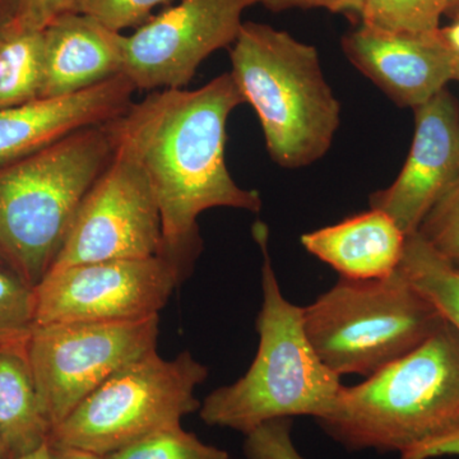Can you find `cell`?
Wrapping results in <instances>:
<instances>
[{
  "mask_svg": "<svg viewBox=\"0 0 459 459\" xmlns=\"http://www.w3.org/2000/svg\"><path fill=\"white\" fill-rule=\"evenodd\" d=\"M455 81H457V82H459V56H458V54H455Z\"/></svg>",
  "mask_w": 459,
  "mask_h": 459,
  "instance_id": "cell-33",
  "label": "cell"
},
{
  "mask_svg": "<svg viewBox=\"0 0 459 459\" xmlns=\"http://www.w3.org/2000/svg\"><path fill=\"white\" fill-rule=\"evenodd\" d=\"M316 421L350 452L402 453L459 428L458 329L446 320L418 349L342 386Z\"/></svg>",
  "mask_w": 459,
  "mask_h": 459,
  "instance_id": "cell-3",
  "label": "cell"
},
{
  "mask_svg": "<svg viewBox=\"0 0 459 459\" xmlns=\"http://www.w3.org/2000/svg\"><path fill=\"white\" fill-rule=\"evenodd\" d=\"M444 39L451 49L459 56V17L453 25L442 30Z\"/></svg>",
  "mask_w": 459,
  "mask_h": 459,
  "instance_id": "cell-30",
  "label": "cell"
},
{
  "mask_svg": "<svg viewBox=\"0 0 459 459\" xmlns=\"http://www.w3.org/2000/svg\"><path fill=\"white\" fill-rule=\"evenodd\" d=\"M0 264H5L4 261H3L2 256H0ZM7 265V264H5Z\"/></svg>",
  "mask_w": 459,
  "mask_h": 459,
  "instance_id": "cell-35",
  "label": "cell"
},
{
  "mask_svg": "<svg viewBox=\"0 0 459 459\" xmlns=\"http://www.w3.org/2000/svg\"><path fill=\"white\" fill-rule=\"evenodd\" d=\"M35 325V289L0 264V347L26 341Z\"/></svg>",
  "mask_w": 459,
  "mask_h": 459,
  "instance_id": "cell-22",
  "label": "cell"
},
{
  "mask_svg": "<svg viewBox=\"0 0 459 459\" xmlns=\"http://www.w3.org/2000/svg\"><path fill=\"white\" fill-rule=\"evenodd\" d=\"M439 0H364L362 26L395 33H430L440 30Z\"/></svg>",
  "mask_w": 459,
  "mask_h": 459,
  "instance_id": "cell-20",
  "label": "cell"
},
{
  "mask_svg": "<svg viewBox=\"0 0 459 459\" xmlns=\"http://www.w3.org/2000/svg\"><path fill=\"white\" fill-rule=\"evenodd\" d=\"M105 459H230L229 453L219 446L202 442L195 433L181 425L157 431L104 455Z\"/></svg>",
  "mask_w": 459,
  "mask_h": 459,
  "instance_id": "cell-21",
  "label": "cell"
},
{
  "mask_svg": "<svg viewBox=\"0 0 459 459\" xmlns=\"http://www.w3.org/2000/svg\"><path fill=\"white\" fill-rule=\"evenodd\" d=\"M459 457V428L431 437L400 453V459Z\"/></svg>",
  "mask_w": 459,
  "mask_h": 459,
  "instance_id": "cell-28",
  "label": "cell"
},
{
  "mask_svg": "<svg viewBox=\"0 0 459 459\" xmlns=\"http://www.w3.org/2000/svg\"><path fill=\"white\" fill-rule=\"evenodd\" d=\"M253 237L263 258V301L255 320L258 351L240 379L214 389L198 411L204 424L244 435L272 420L323 418L343 386L307 338L303 307L290 303L281 291L267 225L255 222Z\"/></svg>",
  "mask_w": 459,
  "mask_h": 459,
  "instance_id": "cell-2",
  "label": "cell"
},
{
  "mask_svg": "<svg viewBox=\"0 0 459 459\" xmlns=\"http://www.w3.org/2000/svg\"><path fill=\"white\" fill-rule=\"evenodd\" d=\"M184 280L183 272L160 255L49 271L35 287L36 325L128 322L160 316Z\"/></svg>",
  "mask_w": 459,
  "mask_h": 459,
  "instance_id": "cell-10",
  "label": "cell"
},
{
  "mask_svg": "<svg viewBox=\"0 0 459 459\" xmlns=\"http://www.w3.org/2000/svg\"><path fill=\"white\" fill-rule=\"evenodd\" d=\"M124 39L80 12L56 18L44 29L41 98L74 95L122 74Z\"/></svg>",
  "mask_w": 459,
  "mask_h": 459,
  "instance_id": "cell-15",
  "label": "cell"
},
{
  "mask_svg": "<svg viewBox=\"0 0 459 459\" xmlns=\"http://www.w3.org/2000/svg\"><path fill=\"white\" fill-rule=\"evenodd\" d=\"M244 437L247 459H305L292 440V419L272 420Z\"/></svg>",
  "mask_w": 459,
  "mask_h": 459,
  "instance_id": "cell-25",
  "label": "cell"
},
{
  "mask_svg": "<svg viewBox=\"0 0 459 459\" xmlns=\"http://www.w3.org/2000/svg\"><path fill=\"white\" fill-rule=\"evenodd\" d=\"M50 446V444H49ZM53 459H105L104 455L82 451V449L66 448V446H50Z\"/></svg>",
  "mask_w": 459,
  "mask_h": 459,
  "instance_id": "cell-29",
  "label": "cell"
},
{
  "mask_svg": "<svg viewBox=\"0 0 459 459\" xmlns=\"http://www.w3.org/2000/svg\"><path fill=\"white\" fill-rule=\"evenodd\" d=\"M160 316L35 325L27 355L50 431L117 370L155 351Z\"/></svg>",
  "mask_w": 459,
  "mask_h": 459,
  "instance_id": "cell-8",
  "label": "cell"
},
{
  "mask_svg": "<svg viewBox=\"0 0 459 459\" xmlns=\"http://www.w3.org/2000/svg\"><path fill=\"white\" fill-rule=\"evenodd\" d=\"M208 368L189 351L166 360L155 351L117 370L57 427L48 443L108 455L148 435L181 425L201 409L195 391Z\"/></svg>",
  "mask_w": 459,
  "mask_h": 459,
  "instance_id": "cell-7",
  "label": "cell"
},
{
  "mask_svg": "<svg viewBox=\"0 0 459 459\" xmlns=\"http://www.w3.org/2000/svg\"><path fill=\"white\" fill-rule=\"evenodd\" d=\"M114 120L0 166V256L33 289L47 276L81 202L110 161Z\"/></svg>",
  "mask_w": 459,
  "mask_h": 459,
  "instance_id": "cell-5",
  "label": "cell"
},
{
  "mask_svg": "<svg viewBox=\"0 0 459 459\" xmlns=\"http://www.w3.org/2000/svg\"><path fill=\"white\" fill-rule=\"evenodd\" d=\"M5 459H53L51 458V449L49 443H45L40 448L36 449L29 455H21L16 458H5Z\"/></svg>",
  "mask_w": 459,
  "mask_h": 459,
  "instance_id": "cell-31",
  "label": "cell"
},
{
  "mask_svg": "<svg viewBox=\"0 0 459 459\" xmlns=\"http://www.w3.org/2000/svg\"><path fill=\"white\" fill-rule=\"evenodd\" d=\"M259 4L272 12H283L294 8H322L333 13L360 17L364 0H259Z\"/></svg>",
  "mask_w": 459,
  "mask_h": 459,
  "instance_id": "cell-27",
  "label": "cell"
},
{
  "mask_svg": "<svg viewBox=\"0 0 459 459\" xmlns=\"http://www.w3.org/2000/svg\"><path fill=\"white\" fill-rule=\"evenodd\" d=\"M80 0H16L13 16L26 25L44 30L56 18L75 12Z\"/></svg>",
  "mask_w": 459,
  "mask_h": 459,
  "instance_id": "cell-26",
  "label": "cell"
},
{
  "mask_svg": "<svg viewBox=\"0 0 459 459\" xmlns=\"http://www.w3.org/2000/svg\"><path fill=\"white\" fill-rule=\"evenodd\" d=\"M415 133L394 184L370 195V208L392 217L406 237L459 178V104L444 89L413 108Z\"/></svg>",
  "mask_w": 459,
  "mask_h": 459,
  "instance_id": "cell-12",
  "label": "cell"
},
{
  "mask_svg": "<svg viewBox=\"0 0 459 459\" xmlns=\"http://www.w3.org/2000/svg\"><path fill=\"white\" fill-rule=\"evenodd\" d=\"M439 3L444 14L459 17V0H439Z\"/></svg>",
  "mask_w": 459,
  "mask_h": 459,
  "instance_id": "cell-32",
  "label": "cell"
},
{
  "mask_svg": "<svg viewBox=\"0 0 459 459\" xmlns=\"http://www.w3.org/2000/svg\"><path fill=\"white\" fill-rule=\"evenodd\" d=\"M137 92L122 74L62 98H41L0 110V166L32 155L72 133L117 119Z\"/></svg>",
  "mask_w": 459,
  "mask_h": 459,
  "instance_id": "cell-14",
  "label": "cell"
},
{
  "mask_svg": "<svg viewBox=\"0 0 459 459\" xmlns=\"http://www.w3.org/2000/svg\"><path fill=\"white\" fill-rule=\"evenodd\" d=\"M178 0H80L75 12L96 18L113 31L143 25L160 5Z\"/></svg>",
  "mask_w": 459,
  "mask_h": 459,
  "instance_id": "cell-24",
  "label": "cell"
},
{
  "mask_svg": "<svg viewBox=\"0 0 459 459\" xmlns=\"http://www.w3.org/2000/svg\"><path fill=\"white\" fill-rule=\"evenodd\" d=\"M342 49L350 62L401 108L413 110L455 81V53L442 29L395 33L361 25L344 36Z\"/></svg>",
  "mask_w": 459,
  "mask_h": 459,
  "instance_id": "cell-13",
  "label": "cell"
},
{
  "mask_svg": "<svg viewBox=\"0 0 459 459\" xmlns=\"http://www.w3.org/2000/svg\"><path fill=\"white\" fill-rule=\"evenodd\" d=\"M7 457V451H5L4 444H3L2 437H0V459H5Z\"/></svg>",
  "mask_w": 459,
  "mask_h": 459,
  "instance_id": "cell-34",
  "label": "cell"
},
{
  "mask_svg": "<svg viewBox=\"0 0 459 459\" xmlns=\"http://www.w3.org/2000/svg\"><path fill=\"white\" fill-rule=\"evenodd\" d=\"M44 30L12 16L0 27V110L41 99Z\"/></svg>",
  "mask_w": 459,
  "mask_h": 459,
  "instance_id": "cell-18",
  "label": "cell"
},
{
  "mask_svg": "<svg viewBox=\"0 0 459 459\" xmlns=\"http://www.w3.org/2000/svg\"><path fill=\"white\" fill-rule=\"evenodd\" d=\"M241 104L243 96L228 72L197 90L152 91L117 117L155 192L161 219L160 255L186 279L202 252L198 217L204 211L262 210L259 193L238 186L226 165L228 120Z\"/></svg>",
  "mask_w": 459,
  "mask_h": 459,
  "instance_id": "cell-1",
  "label": "cell"
},
{
  "mask_svg": "<svg viewBox=\"0 0 459 459\" xmlns=\"http://www.w3.org/2000/svg\"><path fill=\"white\" fill-rule=\"evenodd\" d=\"M259 0H178L124 39V72L137 91L184 89L214 51L237 40Z\"/></svg>",
  "mask_w": 459,
  "mask_h": 459,
  "instance_id": "cell-11",
  "label": "cell"
},
{
  "mask_svg": "<svg viewBox=\"0 0 459 459\" xmlns=\"http://www.w3.org/2000/svg\"><path fill=\"white\" fill-rule=\"evenodd\" d=\"M114 128L110 161L81 202L49 271L160 255L161 219L155 192L117 117Z\"/></svg>",
  "mask_w": 459,
  "mask_h": 459,
  "instance_id": "cell-9",
  "label": "cell"
},
{
  "mask_svg": "<svg viewBox=\"0 0 459 459\" xmlns=\"http://www.w3.org/2000/svg\"><path fill=\"white\" fill-rule=\"evenodd\" d=\"M411 285L459 331V271L419 232L409 235L400 264Z\"/></svg>",
  "mask_w": 459,
  "mask_h": 459,
  "instance_id": "cell-19",
  "label": "cell"
},
{
  "mask_svg": "<svg viewBox=\"0 0 459 459\" xmlns=\"http://www.w3.org/2000/svg\"><path fill=\"white\" fill-rule=\"evenodd\" d=\"M230 60V74L258 115L272 160L300 169L322 159L340 128L341 107L316 48L270 25L244 22Z\"/></svg>",
  "mask_w": 459,
  "mask_h": 459,
  "instance_id": "cell-4",
  "label": "cell"
},
{
  "mask_svg": "<svg viewBox=\"0 0 459 459\" xmlns=\"http://www.w3.org/2000/svg\"><path fill=\"white\" fill-rule=\"evenodd\" d=\"M418 232L459 271V178L431 207Z\"/></svg>",
  "mask_w": 459,
  "mask_h": 459,
  "instance_id": "cell-23",
  "label": "cell"
},
{
  "mask_svg": "<svg viewBox=\"0 0 459 459\" xmlns=\"http://www.w3.org/2000/svg\"><path fill=\"white\" fill-rule=\"evenodd\" d=\"M27 340L0 347V437L8 458L36 451L50 435L27 355Z\"/></svg>",
  "mask_w": 459,
  "mask_h": 459,
  "instance_id": "cell-17",
  "label": "cell"
},
{
  "mask_svg": "<svg viewBox=\"0 0 459 459\" xmlns=\"http://www.w3.org/2000/svg\"><path fill=\"white\" fill-rule=\"evenodd\" d=\"M320 360L337 374L369 377L433 336L446 319L398 267L377 280L342 279L303 307Z\"/></svg>",
  "mask_w": 459,
  "mask_h": 459,
  "instance_id": "cell-6",
  "label": "cell"
},
{
  "mask_svg": "<svg viewBox=\"0 0 459 459\" xmlns=\"http://www.w3.org/2000/svg\"><path fill=\"white\" fill-rule=\"evenodd\" d=\"M406 235L383 211L355 214L336 225L307 232L301 246L342 279H385L400 267Z\"/></svg>",
  "mask_w": 459,
  "mask_h": 459,
  "instance_id": "cell-16",
  "label": "cell"
},
{
  "mask_svg": "<svg viewBox=\"0 0 459 459\" xmlns=\"http://www.w3.org/2000/svg\"><path fill=\"white\" fill-rule=\"evenodd\" d=\"M5 23V22H4ZM4 23H3V25H4ZM3 25H0V27H2Z\"/></svg>",
  "mask_w": 459,
  "mask_h": 459,
  "instance_id": "cell-36",
  "label": "cell"
}]
</instances>
